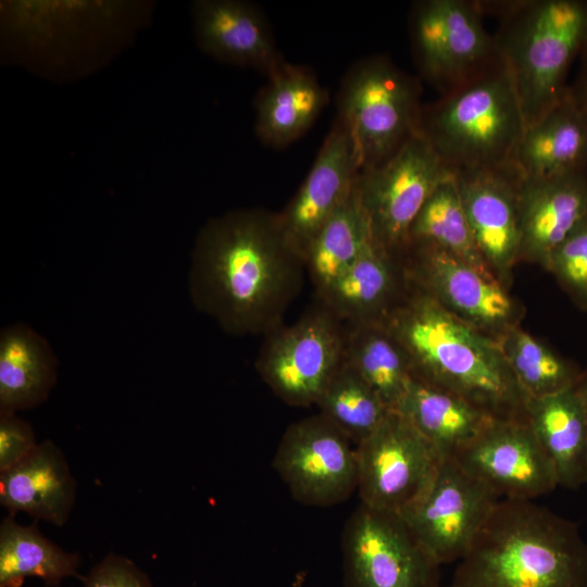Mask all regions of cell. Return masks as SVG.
<instances>
[{
  "label": "cell",
  "mask_w": 587,
  "mask_h": 587,
  "mask_svg": "<svg viewBox=\"0 0 587 587\" xmlns=\"http://www.w3.org/2000/svg\"><path fill=\"white\" fill-rule=\"evenodd\" d=\"M305 272L278 213L239 209L211 218L199 232L190 295L196 307L227 333L267 335L283 325Z\"/></svg>",
  "instance_id": "cell-1"
},
{
  "label": "cell",
  "mask_w": 587,
  "mask_h": 587,
  "mask_svg": "<svg viewBox=\"0 0 587 587\" xmlns=\"http://www.w3.org/2000/svg\"><path fill=\"white\" fill-rule=\"evenodd\" d=\"M382 324L402 347L414 378L464 399L492 419L527 421V398L498 340L448 312L408 279Z\"/></svg>",
  "instance_id": "cell-2"
},
{
  "label": "cell",
  "mask_w": 587,
  "mask_h": 587,
  "mask_svg": "<svg viewBox=\"0 0 587 587\" xmlns=\"http://www.w3.org/2000/svg\"><path fill=\"white\" fill-rule=\"evenodd\" d=\"M451 586L587 587V541L576 523L533 500L500 499Z\"/></svg>",
  "instance_id": "cell-3"
},
{
  "label": "cell",
  "mask_w": 587,
  "mask_h": 587,
  "mask_svg": "<svg viewBox=\"0 0 587 587\" xmlns=\"http://www.w3.org/2000/svg\"><path fill=\"white\" fill-rule=\"evenodd\" d=\"M499 20L494 35L513 80L525 127L565 93L566 76L587 43V0L479 1Z\"/></svg>",
  "instance_id": "cell-4"
},
{
  "label": "cell",
  "mask_w": 587,
  "mask_h": 587,
  "mask_svg": "<svg viewBox=\"0 0 587 587\" xmlns=\"http://www.w3.org/2000/svg\"><path fill=\"white\" fill-rule=\"evenodd\" d=\"M525 129L504 63L462 88L423 105L420 134L454 172L511 161Z\"/></svg>",
  "instance_id": "cell-5"
},
{
  "label": "cell",
  "mask_w": 587,
  "mask_h": 587,
  "mask_svg": "<svg viewBox=\"0 0 587 587\" xmlns=\"http://www.w3.org/2000/svg\"><path fill=\"white\" fill-rule=\"evenodd\" d=\"M419 80L388 57L372 55L346 73L338 116L354 141L360 172L382 165L420 130Z\"/></svg>",
  "instance_id": "cell-6"
},
{
  "label": "cell",
  "mask_w": 587,
  "mask_h": 587,
  "mask_svg": "<svg viewBox=\"0 0 587 587\" xmlns=\"http://www.w3.org/2000/svg\"><path fill=\"white\" fill-rule=\"evenodd\" d=\"M474 0H422L410 16L412 48L421 75L441 96L489 72L502 61Z\"/></svg>",
  "instance_id": "cell-7"
},
{
  "label": "cell",
  "mask_w": 587,
  "mask_h": 587,
  "mask_svg": "<svg viewBox=\"0 0 587 587\" xmlns=\"http://www.w3.org/2000/svg\"><path fill=\"white\" fill-rule=\"evenodd\" d=\"M255 367L291 407L315 404L345 359V324L322 302L297 322L268 333Z\"/></svg>",
  "instance_id": "cell-8"
},
{
  "label": "cell",
  "mask_w": 587,
  "mask_h": 587,
  "mask_svg": "<svg viewBox=\"0 0 587 587\" xmlns=\"http://www.w3.org/2000/svg\"><path fill=\"white\" fill-rule=\"evenodd\" d=\"M451 175L420 132L388 161L361 171L355 186L373 241L401 257L416 215Z\"/></svg>",
  "instance_id": "cell-9"
},
{
  "label": "cell",
  "mask_w": 587,
  "mask_h": 587,
  "mask_svg": "<svg viewBox=\"0 0 587 587\" xmlns=\"http://www.w3.org/2000/svg\"><path fill=\"white\" fill-rule=\"evenodd\" d=\"M344 587H441L439 564L399 514L362 503L341 538Z\"/></svg>",
  "instance_id": "cell-10"
},
{
  "label": "cell",
  "mask_w": 587,
  "mask_h": 587,
  "mask_svg": "<svg viewBox=\"0 0 587 587\" xmlns=\"http://www.w3.org/2000/svg\"><path fill=\"white\" fill-rule=\"evenodd\" d=\"M400 259L411 285L496 340L521 325L525 308L491 273L432 247H408Z\"/></svg>",
  "instance_id": "cell-11"
},
{
  "label": "cell",
  "mask_w": 587,
  "mask_h": 587,
  "mask_svg": "<svg viewBox=\"0 0 587 587\" xmlns=\"http://www.w3.org/2000/svg\"><path fill=\"white\" fill-rule=\"evenodd\" d=\"M500 498L454 458L441 459L420 497L399 514L439 565L460 561Z\"/></svg>",
  "instance_id": "cell-12"
},
{
  "label": "cell",
  "mask_w": 587,
  "mask_h": 587,
  "mask_svg": "<svg viewBox=\"0 0 587 587\" xmlns=\"http://www.w3.org/2000/svg\"><path fill=\"white\" fill-rule=\"evenodd\" d=\"M361 503L401 514L425 490L441 458L397 411L355 446Z\"/></svg>",
  "instance_id": "cell-13"
},
{
  "label": "cell",
  "mask_w": 587,
  "mask_h": 587,
  "mask_svg": "<svg viewBox=\"0 0 587 587\" xmlns=\"http://www.w3.org/2000/svg\"><path fill=\"white\" fill-rule=\"evenodd\" d=\"M273 469L292 498L325 508L358 489V459L351 440L321 413L290 424L273 458Z\"/></svg>",
  "instance_id": "cell-14"
},
{
  "label": "cell",
  "mask_w": 587,
  "mask_h": 587,
  "mask_svg": "<svg viewBox=\"0 0 587 587\" xmlns=\"http://www.w3.org/2000/svg\"><path fill=\"white\" fill-rule=\"evenodd\" d=\"M477 249L508 289L520 263L519 196L523 174L512 161L453 173Z\"/></svg>",
  "instance_id": "cell-15"
},
{
  "label": "cell",
  "mask_w": 587,
  "mask_h": 587,
  "mask_svg": "<svg viewBox=\"0 0 587 587\" xmlns=\"http://www.w3.org/2000/svg\"><path fill=\"white\" fill-rule=\"evenodd\" d=\"M454 459L500 499L534 500L559 486L527 421L491 420Z\"/></svg>",
  "instance_id": "cell-16"
},
{
  "label": "cell",
  "mask_w": 587,
  "mask_h": 587,
  "mask_svg": "<svg viewBox=\"0 0 587 587\" xmlns=\"http://www.w3.org/2000/svg\"><path fill=\"white\" fill-rule=\"evenodd\" d=\"M359 173L354 141L337 115L308 176L278 213L288 243L303 261L315 237L353 189Z\"/></svg>",
  "instance_id": "cell-17"
},
{
  "label": "cell",
  "mask_w": 587,
  "mask_h": 587,
  "mask_svg": "<svg viewBox=\"0 0 587 587\" xmlns=\"http://www.w3.org/2000/svg\"><path fill=\"white\" fill-rule=\"evenodd\" d=\"M520 262L546 270L552 252L587 218V168L525 177L520 187Z\"/></svg>",
  "instance_id": "cell-18"
},
{
  "label": "cell",
  "mask_w": 587,
  "mask_h": 587,
  "mask_svg": "<svg viewBox=\"0 0 587 587\" xmlns=\"http://www.w3.org/2000/svg\"><path fill=\"white\" fill-rule=\"evenodd\" d=\"M191 15L200 49L220 62L253 68L266 77L285 63L258 5L242 0H197Z\"/></svg>",
  "instance_id": "cell-19"
},
{
  "label": "cell",
  "mask_w": 587,
  "mask_h": 587,
  "mask_svg": "<svg viewBox=\"0 0 587 587\" xmlns=\"http://www.w3.org/2000/svg\"><path fill=\"white\" fill-rule=\"evenodd\" d=\"M77 484L61 449L50 439L0 473V503L14 516L63 526L74 508Z\"/></svg>",
  "instance_id": "cell-20"
},
{
  "label": "cell",
  "mask_w": 587,
  "mask_h": 587,
  "mask_svg": "<svg viewBox=\"0 0 587 587\" xmlns=\"http://www.w3.org/2000/svg\"><path fill=\"white\" fill-rule=\"evenodd\" d=\"M407 278L400 257L373 240L317 298L345 325L382 323L402 297Z\"/></svg>",
  "instance_id": "cell-21"
},
{
  "label": "cell",
  "mask_w": 587,
  "mask_h": 587,
  "mask_svg": "<svg viewBox=\"0 0 587 587\" xmlns=\"http://www.w3.org/2000/svg\"><path fill=\"white\" fill-rule=\"evenodd\" d=\"M511 161L525 177L587 168V117L570 86L549 111L525 127Z\"/></svg>",
  "instance_id": "cell-22"
},
{
  "label": "cell",
  "mask_w": 587,
  "mask_h": 587,
  "mask_svg": "<svg viewBox=\"0 0 587 587\" xmlns=\"http://www.w3.org/2000/svg\"><path fill=\"white\" fill-rule=\"evenodd\" d=\"M255 99V133L280 148L303 135L327 102L326 90L310 68L284 63L267 77Z\"/></svg>",
  "instance_id": "cell-23"
},
{
  "label": "cell",
  "mask_w": 587,
  "mask_h": 587,
  "mask_svg": "<svg viewBox=\"0 0 587 587\" xmlns=\"http://www.w3.org/2000/svg\"><path fill=\"white\" fill-rule=\"evenodd\" d=\"M527 423L550 459L558 484H587V411L574 388L528 399Z\"/></svg>",
  "instance_id": "cell-24"
},
{
  "label": "cell",
  "mask_w": 587,
  "mask_h": 587,
  "mask_svg": "<svg viewBox=\"0 0 587 587\" xmlns=\"http://www.w3.org/2000/svg\"><path fill=\"white\" fill-rule=\"evenodd\" d=\"M395 411L409 420L441 459L454 458L494 420L464 399L414 377Z\"/></svg>",
  "instance_id": "cell-25"
},
{
  "label": "cell",
  "mask_w": 587,
  "mask_h": 587,
  "mask_svg": "<svg viewBox=\"0 0 587 587\" xmlns=\"http://www.w3.org/2000/svg\"><path fill=\"white\" fill-rule=\"evenodd\" d=\"M58 361L30 327H7L0 335V411L29 410L46 401L57 384Z\"/></svg>",
  "instance_id": "cell-26"
},
{
  "label": "cell",
  "mask_w": 587,
  "mask_h": 587,
  "mask_svg": "<svg viewBox=\"0 0 587 587\" xmlns=\"http://www.w3.org/2000/svg\"><path fill=\"white\" fill-rule=\"evenodd\" d=\"M80 555L68 552L47 538L37 527L17 523L12 515L0 524V587H21L27 577H39L55 587L78 573Z\"/></svg>",
  "instance_id": "cell-27"
},
{
  "label": "cell",
  "mask_w": 587,
  "mask_h": 587,
  "mask_svg": "<svg viewBox=\"0 0 587 587\" xmlns=\"http://www.w3.org/2000/svg\"><path fill=\"white\" fill-rule=\"evenodd\" d=\"M345 362L392 411L413 378L405 352L382 323L345 325Z\"/></svg>",
  "instance_id": "cell-28"
},
{
  "label": "cell",
  "mask_w": 587,
  "mask_h": 587,
  "mask_svg": "<svg viewBox=\"0 0 587 587\" xmlns=\"http://www.w3.org/2000/svg\"><path fill=\"white\" fill-rule=\"evenodd\" d=\"M372 240L354 184L315 237L305 257V270L316 294L350 267Z\"/></svg>",
  "instance_id": "cell-29"
},
{
  "label": "cell",
  "mask_w": 587,
  "mask_h": 587,
  "mask_svg": "<svg viewBox=\"0 0 587 587\" xmlns=\"http://www.w3.org/2000/svg\"><path fill=\"white\" fill-rule=\"evenodd\" d=\"M408 247L440 249L489 272L475 243L453 174L435 188L416 215Z\"/></svg>",
  "instance_id": "cell-30"
},
{
  "label": "cell",
  "mask_w": 587,
  "mask_h": 587,
  "mask_svg": "<svg viewBox=\"0 0 587 587\" xmlns=\"http://www.w3.org/2000/svg\"><path fill=\"white\" fill-rule=\"evenodd\" d=\"M498 342L527 400L574 387L580 371L521 325L505 332Z\"/></svg>",
  "instance_id": "cell-31"
},
{
  "label": "cell",
  "mask_w": 587,
  "mask_h": 587,
  "mask_svg": "<svg viewBox=\"0 0 587 587\" xmlns=\"http://www.w3.org/2000/svg\"><path fill=\"white\" fill-rule=\"evenodd\" d=\"M315 404L355 446L392 411L345 359Z\"/></svg>",
  "instance_id": "cell-32"
},
{
  "label": "cell",
  "mask_w": 587,
  "mask_h": 587,
  "mask_svg": "<svg viewBox=\"0 0 587 587\" xmlns=\"http://www.w3.org/2000/svg\"><path fill=\"white\" fill-rule=\"evenodd\" d=\"M546 271L577 308L587 311V218L552 252Z\"/></svg>",
  "instance_id": "cell-33"
},
{
  "label": "cell",
  "mask_w": 587,
  "mask_h": 587,
  "mask_svg": "<svg viewBox=\"0 0 587 587\" xmlns=\"http://www.w3.org/2000/svg\"><path fill=\"white\" fill-rule=\"evenodd\" d=\"M84 587H153L148 574L130 559L108 553L84 577Z\"/></svg>",
  "instance_id": "cell-34"
},
{
  "label": "cell",
  "mask_w": 587,
  "mask_h": 587,
  "mask_svg": "<svg viewBox=\"0 0 587 587\" xmlns=\"http://www.w3.org/2000/svg\"><path fill=\"white\" fill-rule=\"evenodd\" d=\"M38 444L27 421L16 412L0 411V473L21 462Z\"/></svg>",
  "instance_id": "cell-35"
},
{
  "label": "cell",
  "mask_w": 587,
  "mask_h": 587,
  "mask_svg": "<svg viewBox=\"0 0 587 587\" xmlns=\"http://www.w3.org/2000/svg\"><path fill=\"white\" fill-rule=\"evenodd\" d=\"M582 64L575 86H570L571 90L587 117V43L580 54Z\"/></svg>",
  "instance_id": "cell-36"
},
{
  "label": "cell",
  "mask_w": 587,
  "mask_h": 587,
  "mask_svg": "<svg viewBox=\"0 0 587 587\" xmlns=\"http://www.w3.org/2000/svg\"><path fill=\"white\" fill-rule=\"evenodd\" d=\"M573 388L587 411V369L580 372Z\"/></svg>",
  "instance_id": "cell-37"
},
{
  "label": "cell",
  "mask_w": 587,
  "mask_h": 587,
  "mask_svg": "<svg viewBox=\"0 0 587 587\" xmlns=\"http://www.w3.org/2000/svg\"><path fill=\"white\" fill-rule=\"evenodd\" d=\"M446 587H452V586H451V585H449V586H446Z\"/></svg>",
  "instance_id": "cell-38"
}]
</instances>
